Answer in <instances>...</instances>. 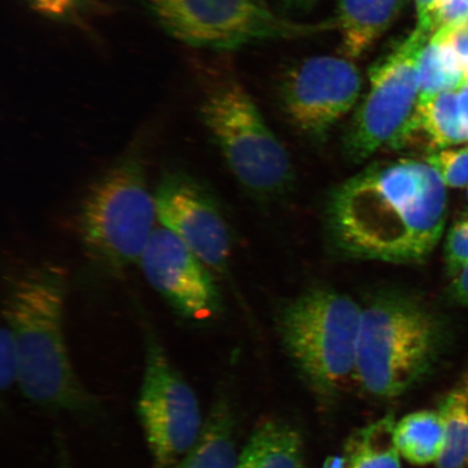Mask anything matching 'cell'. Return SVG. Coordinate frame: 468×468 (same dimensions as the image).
<instances>
[{"mask_svg":"<svg viewBox=\"0 0 468 468\" xmlns=\"http://www.w3.org/2000/svg\"><path fill=\"white\" fill-rule=\"evenodd\" d=\"M200 116L245 190L271 197L289 188L292 169L288 152L231 72L208 69L201 75Z\"/></svg>","mask_w":468,"mask_h":468,"instance_id":"cell-5","label":"cell"},{"mask_svg":"<svg viewBox=\"0 0 468 468\" xmlns=\"http://www.w3.org/2000/svg\"><path fill=\"white\" fill-rule=\"evenodd\" d=\"M35 14L63 25H80L97 7V0H25Z\"/></svg>","mask_w":468,"mask_h":468,"instance_id":"cell-21","label":"cell"},{"mask_svg":"<svg viewBox=\"0 0 468 468\" xmlns=\"http://www.w3.org/2000/svg\"><path fill=\"white\" fill-rule=\"evenodd\" d=\"M408 0H338L335 17L341 34V51L355 60L364 56L388 31Z\"/></svg>","mask_w":468,"mask_h":468,"instance_id":"cell-13","label":"cell"},{"mask_svg":"<svg viewBox=\"0 0 468 468\" xmlns=\"http://www.w3.org/2000/svg\"><path fill=\"white\" fill-rule=\"evenodd\" d=\"M417 133L423 134L432 152L468 143L459 112L458 90L420 99L417 112L398 146L407 144Z\"/></svg>","mask_w":468,"mask_h":468,"instance_id":"cell-14","label":"cell"},{"mask_svg":"<svg viewBox=\"0 0 468 468\" xmlns=\"http://www.w3.org/2000/svg\"><path fill=\"white\" fill-rule=\"evenodd\" d=\"M395 442L399 453L410 463L427 465L437 462L442 453L444 431L438 411H418L396 423Z\"/></svg>","mask_w":468,"mask_h":468,"instance_id":"cell-17","label":"cell"},{"mask_svg":"<svg viewBox=\"0 0 468 468\" xmlns=\"http://www.w3.org/2000/svg\"><path fill=\"white\" fill-rule=\"evenodd\" d=\"M467 202H468V190H467Z\"/></svg>","mask_w":468,"mask_h":468,"instance_id":"cell-34","label":"cell"},{"mask_svg":"<svg viewBox=\"0 0 468 468\" xmlns=\"http://www.w3.org/2000/svg\"><path fill=\"white\" fill-rule=\"evenodd\" d=\"M237 468H305L300 432L281 420H266L251 434Z\"/></svg>","mask_w":468,"mask_h":468,"instance_id":"cell-16","label":"cell"},{"mask_svg":"<svg viewBox=\"0 0 468 468\" xmlns=\"http://www.w3.org/2000/svg\"><path fill=\"white\" fill-rule=\"evenodd\" d=\"M441 414L444 444L438 468H464L468 460V388L464 382L443 398Z\"/></svg>","mask_w":468,"mask_h":468,"instance_id":"cell-19","label":"cell"},{"mask_svg":"<svg viewBox=\"0 0 468 468\" xmlns=\"http://www.w3.org/2000/svg\"><path fill=\"white\" fill-rule=\"evenodd\" d=\"M359 69L347 58L318 56L290 67L281 76L278 97L291 124L313 139H324L358 102Z\"/></svg>","mask_w":468,"mask_h":468,"instance_id":"cell-10","label":"cell"},{"mask_svg":"<svg viewBox=\"0 0 468 468\" xmlns=\"http://www.w3.org/2000/svg\"><path fill=\"white\" fill-rule=\"evenodd\" d=\"M19 353L16 337L7 321L3 319L2 337H0V385L5 391L19 382Z\"/></svg>","mask_w":468,"mask_h":468,"instance_id":"cell-23","label":"cell"},{"mask_svg":"<svg viewBox=\"0 0 468 468\" xmlns=\"http://www.w3.org/2000/svg\"><path fill=\"white\" fill-rule=\"evenodd\" d=\"M67 272L57 263L27 268L11 281L3 319L14 331L22 393L51 411L90 414L98 400L81 383L64 332Z\"/></svg>","mask_w":468,"mask_h":468,"instance_id":"cell-2","label":"cell"},{"mask_svg":"<svg viewBox=\"0 0 468 468\" xmlns=\"http://www.w3.org/2000/svg\"><path fill=\"white\" fill-rule=\"evenodd\" d=\"M157 221L175 234L213 272L226 273L231 233L218 198L184 169H168L155 192Z\"/></svg>","mask_w":468,"mask_h":468,"instance_id":"cell-11","label":"cell"},{"mask_svg":"<svg viewBox=\"0 0 468 468\" xmlns=\"http://www.w3.org/2000/svg\"><path fill=\"white\" fill-rule=\"evenodd\" d=\"M420 99L458 90L468 80L452 47L432 35L419 63Z\"/></svg>","mask_w":468,"mask_h":468,"instance_id":"cell-20","label":"cell"},{"mask_svg":"<svg viewBox=\"0 0 468 468\" xmlns=\"http://www.w3.org/2000/svg\"><path fill=\"white\" fill-rule=\"evenodd\" d=\"M450 295L456 303L468 307V263L452 277Z\"/></svg>","mask_w":468,"mask_h":468,"instance_id":"cell-26","label":"cell"},{"mask_svg":"<svg viewBox=\"0 0 468 468\" xmlns=\"http://www.w3.org/2000/svg\"><path fill=\"white\" fill-rule=\"evenodd\" d=\"M432 35L417 27L373 64L368 90L356 109L343 138L345 154L361 163L382 146L396 148L417 112L419 63Z\"/></svg>","mask_w":468,"mask_h":468,"instance_id":"cell-8","label":"cell"},{"mask_svg":"<svg viewBox=\"0 0 468 468\" xmlns=\"http://www.w3.org/2000/svg\"><path fill=\"white\" fill-rule=\"evenodd\" d=\"M393 414L356 431L346 444L347 468H401Z\"/></svg>","mask_w":468,"mask_h":468,"instance_id":"cell-18","label":"cell"},{"mask_svg":"<svg viewBox=\"0 0 468 468\" xmlns=\"http://www.w3.org/2000/svg\"><path fill=\"white\" fill-rule=\"evenodd\" d=\"M415 5H417L419 23L418 26L429 31L431 35V16L432 10L436 7L439 0H414Z\"/></svg>","mask_w":468,"mask_h":468,"instance_id":"cell-27","label":"cell"},{"mask_svg":"<svg viewBox=\"0 0 468 468\" xmlns=\"http://www.w3.org/2000/svg\"><path fill=\"white\" fill-rule=\"evenodd\" d=\"M361 315L358 303L330 288L310 289L281 312L286 353L319 394H337L356 378Z\"/></svg>","mask_w":468,"mask_h":468,"instance_id":"cell-6","label":"cell"},{"mask_svg":"<svg viewBox=\"0 0 468 468\" xmlns=\"http://www.w3.org/2000/svg\"><path fill=\"white\" fill-rule=\"evenodd\" d=\"M156 220L142 154L132 149L93 181L81 201L78 228L87 259L120 276L139 263Z\"/></svg>","mask_w":468,"mask_h":468,"instance_id":"cell-3","label":"cell"},{"mask_svg":"<svg viewBox=\"0 0 468 468\" xmlns=\"http://www.w3.org/2000/svg\"><path fill=\"white\" fill-rule=\"evenodd\" d=\"M322 468H347V461L345 455H331L326 458Z\"/></svg>","mask_w":468,"mask_h":468,"instance_id":"cell-30","label":"cell"},{"mask_svg":"<svg viewBox=\"0 0 468 468\" xmlns=\"http://www.w3.org/2000/svg\"><path fill=\"white\" fill-rule=\"evenodd\" d=\"M58 468H73L67 450L63 448L61 442H58Z\"/></svg>","mask_w":468,"mask_h":468,"instance_id":"cell-31","label":"cell"},{"mask_svg":"<svg viewBox=\"0 0 468 468\" xmlns=\"http://www.w3.org/2000/svg\"><path fill=\"white\" fill-rule=\"evenodd\" d=\"M239 456L231 409L226 400H218L195 444L171 468H237Z\"/></svg>","mask_w":468,"mask_h":468,"instance_id":"cell-15","label":"cell"},{"mask_svg":"<svg viewBox=\"0 0 468 468\" xmlns=\"http://www.w3.org/2000/svg\"><path fill=\"white\" fill-rule=\"evenodd\" d=\"M458 103L462 124L468 133V80L458 90Z\"/></svg>","mask_w":468,"mask_h":468,"instance_id":"cell-29","label":"cell"},{"mask_svg":"<svg viewBox=\"0 0 468 468\" xmlns=\"http://www.w3.org/2000/svg\"><path fill=\"white\" fill-rule=\"evenodd\" d=\"M447 202V186L426 161L373 164L332 193L327 228L353 259L417 263L441 241Z\"/></svg>","mask_w":468,"mask_h":468,"instance_id":"cell-1","label":"cell"},{"mask_svg":"<svg viewBox=\"0 0 468 468\" xmlns=\"http://www.w3.org/2000/svg\"><path fill=\"white\" fill-rule=\"evenodd\" d=\"M138 417L154 468H171L189 452L204 420L195 390L173 365L148 322Z\"/></svg>","mask_w":468,"mask_h":468,"instance_id":"cell-9","label":"cell"},{"mask_svg":"<svg viewBox=\"0 0 468 468\" xmlns=\"http://www.w3.org/2000/svg\"><path fill=\"white\" fill-rule=\"evenodd\" d=\"M447 271L453 277L468 263V218L456 221L444 245Z\"/></svg>","mask_w":468,"mask_h":468,"instance_id":"cell-24","label":"cell"},{"mask_svg":"<svg viewBox=\"0 0 468 468\" xmlns=\"http://www.w3.org/2000/svg\"><path fill=\"white\" fill-rule=\"evenodd\" d=\"M435 35L452 47L468 79V19L458 25L441 28Z\"/></svg>","mask_w":468,"mask_h":468,"instance_id":"cell-25","label":"cell"},{"mask_svg":"<svg viewBox=\"0 0 468 468\" xmlns=\"http://www.w3.org/2000/svg\"><path fill=\"white\" fill-rule=\"evenodd\" d=\"M146 281L176 314L207 322L221 310L214 272L165 228L157 227L139 261Z\"/></svg>","mask_w":468,"mask_h":468,"instance_id":"cell-12","label":"cell"},{"mask_svg":"<svg viewBox=\"0 0 468 468\" xmlns=\"http://www.w3.org/2000/svg\"><path fill=\"white\" fill-rule=\"evenodd\" d=\"M463 2L467 5L468 7V0H463Z\"/></svg>","mask_w":468,"mask_h":468,"instance_id":"cell-33","label":"cell"},{"mask_svg":"<svg viewBox=\"0 0 468 468\" xmlns=\"http://www.w3.org/2000/svg\"><path fill=\"white\" fill-rule=\"evenodd\" d=\"M437 344V321L417 297L379 291L362 307L356 378L372 396H400L429 370Z\"/></svg>","mask_w":468,"mask_h":468,"instance_id":"cell-4","label":"cell"},{"mask_svg":"<svg viewBox=\"0 0 468 468\" xmlns=\"http://www.w3.org/2000/svg\"><path fill=\"white\" fill-rule=\"evenodd\" d=\"M426 162L436 169L449 188L468 186V145L431 152Z\"/></svg>","mask_w":468,"mask_h":468,"instance_id":"cell-22","label":"cell"},{"mask_svg":"<svg viewBox=\"0 0 468 468\" xmlns=\"http://www.w3.org/2000/svg\"><path fill=\"white\" fill-rule=\"evenodd\" d=\"M148 14L177 42L197 49L232 50L263 40L294 39L335 31V19H284L265 0H142Z\"/></svg>","mask_w":468,"mask_h":468,"instance_id":"cell-7","label":"cell"},{"mask_svg":"<svg viewBox=\"0 0 468 468\" xmlns=\"http://www.w3.org/2000/svg\"><path fill=\"white\" fill-rule=\"evenodd\" d=\"M464 382L466 383V385H467V388H468V374H467L466 378L464 379Z\"/></svg>","mask_w":468,"mask_h":468,"instance_id":"cell-32","label":"cell"},{"mask_svg":"<svg viewBox=\"0 0 468 468\" xmlns=\"http://www.w3.org/2000/svg\"><path fill=\"white\" fill-rule=\"evenodd\" d=\"M281 7L291 14H307L317 5L320 0H279Z\"/></svg>","mask_w":468,"mask_h":468,"instance_id":"cell-28","label":"cell"}]
</instances>
